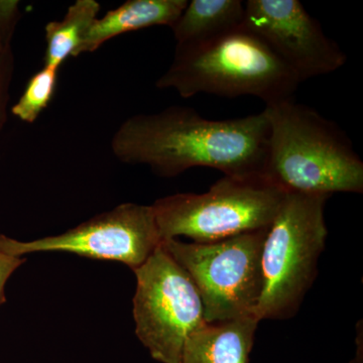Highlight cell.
Masks as SVG:
<instances>
[{"mask_svg": "<svg viewBox=\"0 0 363 363\" xmlns=\"http://www.w3.org/2000/svg\"><path fill=\"white\" fill-rule=\"evenodd\" d=\"M245 13L240 0H192L171 30L177 45L198 44L242 28Z\"/></svg>", "mask_w": 363, "mask_h": 363, "instance_id": "cell-12", "label": "cell"}, {"mask_svg": "<svg viewBox=\"0 0 363 363\" xmlns=\"http://www.w3.org/2000/svg\"><path fill=\"white\" fill-rule=\"evenodd\" d=\"M4 52V47L2 45L1 39H0V55Z\"/></svg>", "mask_w": 363, "mask_h": 363, "instance_id": "cell-18", "label": "cell"}, {"mask_svg": "<svg viewBox=\"0 0 363 363\" xmlns=\"http://www.w3.org/2000/svg\"><path fill=\"white\" fill-rule=\"evenodd\" d=\"M286 193L264 174L223 176L205 193L167 196L152 207L162 241L209 243L269 228Z\"/></svg>", "mask_w": 363, "mask_h": 363, "instance_id": "cell-5", "label": "cell"}, {"mask_svg": "<svg viewBox=\"0 0 363 363\" xmlns=\"http://www.w3.org/2000/svg\"><path fill=\"white\" fill-rule=\"evenodd\" d=\"M59 68L44 66L33 75L11 112L23 123H33L49 106L58 81Z\"/></svg>", "mask_w": 363, "mask_h": 363, "instance_id": "cell-14", "label": "cell"}, {"mask_svg": "<svg viewBox=\"0 0 363 363\" xmlns=\"http://www.w3.org/2000/svg\"><path fill=\"white\" fill-rule=\"evenodd\" d=\"M259 322L255 316L205 322L189 336L181 363H248Z\"/></svg>", "mask_w": 363, "mask_h": 363, "instance_id": "cell-11", "label": "cell"}, {"mask_svg": "<svg viewBox=\"0 0 363 363\" xmlns=\"http://www.w3.org/2000/svg\"><path fill=\"white\" fill-rule=\"evenodd\" d=\"M135 334L161 363H181L190 334L205 323L199 293L162 245L133 271Z\"/></svg>", "mask_w": 363, "mask_h": 363, "instance_id": "cell-7", "label": "cell"}, {"mask_svg": "<svg viewBox=\"0 0 363 363\" xmlns=\"http://www.w3.org/2000/svg\"><path fill=\"white\" fill-rule=\"evenodd\" d=\"M187 4V0H128L93 21L77 56L95 52L105 42L123 33L155 26L172 28Z\"/></svg>", "mask_w": 363, "mask_h": 363, "instance_id": "cell-10", "label": "cell"}, {"mask_svg": "<svg viewBox=\"0 0 363 363\" xmlns=\"http://www.w3.org/2000/svg\"><path fill=\"white\" fill-rule=\"evenodd\" d=\"M350 363H363V327L362 321L357 323V353Z\"/></svg>", "mask_w": 363, "mask_h": 363, "instance_id": "cell-17", "label": "cell"}, {"mask_svg": "<svg viewBox=\"0 0 363 363\" xmlns=\"http://www.w3.org/2000/svg\"><path fill=\"white\" fill-rule=\"evenodd\" d=\"M300 84L281 60L242 26L206 42L176 45L173 62L156 87L175 90L183 98L250 95L267 105L294 98Z\"/></svg>", "mask_w": 363, "mask_h": 363, "instance_id": "cell-3", "label": "cell"}, {"mask_svg": "<svg viewBox=\"0 0 363 363\" xmlns=\"http://www.w3.org/2000/svg\"><path fill=\"white\" fill-rule=\"evenodd\" d=\"M243 28L257 35L301 83L333 73L347 61L298 0H248Z\"/></svg>", "mask_w": 363, "mask_h": 363, "instance_id": "cell-9", "label": "cell"}, {"mask_svg": "<svg viewBox=\"0 0 363 363\" xmlns=\"http://www.w3.org/2000/svg\"><path fill=\"white\" fill-rule=\"evenodd\" d=\"M100 9L95 0H77L69 6L61 21H50L45 26L44 66L60 69L69 57H77L79 48Z\"/></svg>", "mask_w": 363, "mask_h": 363, "instance_id": "cell-13", "label": "cell"}, {"mask_svg": "<svg viewBox=\"0 0 363 363\" xmlns=\"http://www.w3.org/2000/svg\"><path fill=\"white\" fill-rule=\"evenodd\" d=\"M267 229L209 243L162 241L192 279L207 323L255 316L262 293V253Z\"/></svg>", "mask_w": 363, "mask_h": 363, "instance_id": "cell-6", "label": "cell"}, {"mask_svg": "<svg viewBox=\"0 0 363 363\" xmlns=\"http://www.w3.org/2000/svg\"><path fill=\"white\" fill-rule=\"evenodd\" d=\"M329 198L286 193L262 247V293L255 311L259 321L289 319L300 309L326 247L324 210Z\"/></svg>", "mask_w": 363, "mask_h": 363, "instance_id": "cell-4", "label": "cell"}, {"mask_svg": "<svg viewBox=\"0 0 363 363\" xmlns=\"http://www.w3.org/2000/svg\"><path fill=\"white\" fill-rule=\"evenodd\" d=\"M26 262L23 257L6 255L0 250V306L6 302V285L16 269Z\"/></svg>", "mask_w": 363, "mask_h": 363, "instance_id": "cell-15", "label": "cell"}, {"mask_svg": "<svg viewBox=\"0 0 363 363\" xmlns=\"http://www.w3.org/2000/svg\"><path fill=\"white\" fill-rule=\"evenodd\" d=\"M0 55V125L4 121V89H6V75H4V54Z\"/></svg>", "mask_w": 363, "mask_h": 363, "instance_id": "cell-16", "label": "cell"}, {"mask_svg": "<svg viewBox=\"0 0 363 363\" xmlns=\"http://www.w3.org/2000/svg\"><path fill=\"white\" fill-rule=\"evenodd\" d=\"M152 205L124 203L58 235L21 241L0 234V250L16 257L33 252H69L93 259L143 266L160 245Z\"/></svg>", "mask_w": 363, "mask_h": 363, "instance_id": "cell-8", "label": "cell"}, {"mask_svg": "<svg viewBox=\"0 0 363 363\" xmlns=\"http://www.w3.org/2000/svg\"><path fill=\"white\" fill-rule=\"evenodd\" d=\"M264 174L286 192H363V162L340 128L294 98L266 105Z\"/></svg>", "mask_w": 363, "mask_h": 363, "instance_id": "cell-2", "label": "cell"}, {"mask_svg": "<svg viewBox=\"0 0 363 363\" xmlns=\"http://www.w3.org/2000/svg\"><path fill=\"white\" fill-rule=\"evenodd\" d=\"M267 135L264 111L211 121L191 107L172 106L126 118L112 136L111 150L124 164H145L164 178L192 168L248 176L264 174Z\"/></svg>", "mask_w": 363, "mask_h": 363, "instance_id": "cell-1", "label": "cell"}]
</instances>
